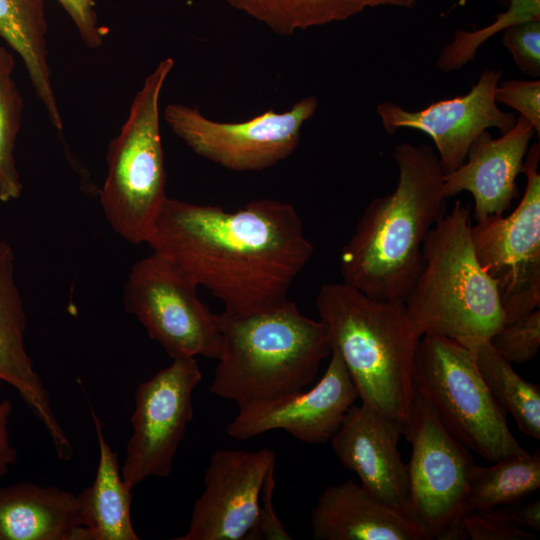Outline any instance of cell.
I'll use <instances>...</instances> for the list:
<instances>
[{
	"label": "cell",
	"mask_w": 540,
	"mask_h": 540,
	"mask_svg": "<svg viewBox=\"0 0 540 540\" xmlns=\"http://www.w3.org/2000/svg\"><path fill=\"white\" fill-rule=\"evenodd\" d=\"M25 331L26 313L15 277L14 251L0 238V380L17 391L44 426L58 458L68 461L73 456V447L28 355Z\"/></svg>",
	"instance_id": "18"
},
{
	"label": "cell",
	"mask_w": 540,
	"mask_h": 540,
	"mask_svg": "<svg viewBox=\"0 0 540 540\" xmlns=\"http://www.w3.org/2000/svg\"><path fill=\"white\" fill-rule=\"evenodd\" d=\"M498 520L516 525L524 529L540 530V501L516 507L493 508L480 511Z\"/></svg>",
	"instance_id": "34"
},
{
	"label": "cell",
	"mask_w": 540,
	"mask_h": 540,
	"mask_svg": "<svg viewBox=\"0 0 540 540\" xmlns=\"http://www.w3.org/2000/svg\"><path fill=\"white\" fill-rule=\"evenodd\" d=\"M90 413L99 460L92 485L76 495L81 526L89 540H139L131 518L132 490L122 478L118 454L107 442L102 421L91 405Z\"/></svg>",
	"instance_id": "21"
},
{
	"label": "cell",
	"mask_w": 540,
	"mask_h": 540,
	"mask_svg": "<svg viewBox=\"0 0 540 540\" xmlns=\"http://www.w3.org/2000/svg\"><path fill=\"white\" fill-rule=\"evenodd\" d=\"M274 474L275 466L268 471L264 479L258 502L256 521L246 540H291L293 538L282 525L274 510Z\"/></svg>",
	"instance_id": "31"
},
{
	"label": "cell",
	"mask_w": 540,
	"mask_h": 540,
	"mask_svg": "<svg viewBox=\"0 0 540 540\" xmlns=\"http://www.w3.org/2000/svg\"><path fill=\"white\" fill-rule=\"evenodd\" d=\"M534 134L532 125L522 116L499 138L483 131L470 145L467 161L444 174V198L447 200L462 191L471 193L475 221L503 215L519 194L516 178L522 173Z\"/></svg>",
	"instance_id": "17"
},
{
	"label": "cell",
	"mask_w": 540,
	"mask_h": 540,
	"mask_svg": "<svg viewBox=\"0 0 540 540\" xmlns=\"http://www.w3.org/2000/svg\"><path fill=\"white\" fill-rule=\"evenodd\" d=\"M47 32L43 0H0V37L21 57L51 124L62 130L48 64Z\"/></svg>",
	"instance_id": "22"
},
{
	"label": "cell",
	"mask_w": 540,
	"mask_h": 540,
	"mask_svg": "<svg viewBox=\"0 0 540 540\" xmlns=\"http://www.w3.org/2000/svg\"><path fill=\"white\" fill-rule=\"evenodd\" d=\"M496 352L512 363H524L534 359L540 347V310L504 323L489 339Z\"/></svg>",
	"instance_id": "28"
},
{
	"label": "cell",
	"mask_w": 540,
	"mask_h": 540,
	"mask_svg": "<svg viewBox=\"0 0 540 540\" xmlns=\"http://www.w3.org/2000/svg\"><path fill=\"white\" fill-rule=\"evenodd\" d=\"M315 305L331 350L339 353L361 403L404 433L415 397L414 359L421 338L404 302L376 299L341 282L323 284Z\"/></svg>",
	"instance_id": "3"
},
{
	"label": "cell",
	"mask_w": 540,
	"mask_h": 540,
	"mask_svg": "<svg viewBox=\"0 0 540 540\" xmlns=\"http://www.w3.org/2000/svg\"><path fill=\"white\" fill-rule=\"evenodd\" d=\"M462 526L467 538L472 540H527L534 533L516 525L490 517L483 512L464 515Z\"/></svg>",
	"instance_id": "32"
},
{
	"label": "cell",
	"mask_w": 540,
	"mask_h": 540,
	"mask_svg": "<svg viewBox=\"0 0 540 540\" xmlns=\"http://www.w3.org/2000/svg\"><path fill=\"white\" fill-rule=\"evenodd\" d=\"M12 404L8 399L0 401V478L17 462V451L9 434Z\"/></svg>",
	"instance_id": "35"
},
{
	"label": "cell",
	"mask_w": 540,
	"mask_h": 540,
	"mask_svg": "<svg viewBox=\"0 0 540 540\" xmlns=\"http://www.w3.org/2000/svg\"><path fill=\"white\" fill-rule=\"evenodd\" d=\"M403 435L412 445L407 464L409 515L429 540L467 538L462 519L476 464L470 450L445 430L417 394Z\"/></svg>",
	"instance_id": "8"
},
{
	"label": "cell",
	"mask_w": 540,
	"mask_h": 540,
	"mask_svg": "<svg viewBox=\"0 0 540 540\" xmlns=\"http://www.w3.org/2000/svg\"><path fill=\"white\" fill-rule=\"evenodd\" d=\"M508 4L505 12L497 14L495 21L488 26L473 31L458 29L441 51L437 67L443 72L459 70L473 60L478 48L494 34L505 28L528 21L540 19V0H501Z\"/></svg>",
	"instance_id": "27"
},
{
	"label": "cell",
	"mask_w": 540,
	"mask_h": 540,
	"mask_svg": "<svg viewBox=\"0 0 540 540\" xmlns=\"http://www.w3.org/2000/svg\"><path fill=\"white\" fill-rule=\"evenodd\" d=\"M269 448L221 449L210 457L204 490L194 503L187 532L175 540H246L254 527L264 479L275 466Z\"/></svg>",
	"instance_id": "13"
},
{
	"label": "cell",
	"mask_w": 540,
	"mask_h": 540,
	"mask_svg": "<svg viewBox=\"0 0 540 540\" xmlns=\"http://www.w3.org/2000/svg\"><path fill=\"white\" fill-rule=\"evenodd\" d=\"M310 523L317 540H429L413 518L352 479L322 491Z\"/></svg>",
	"instance_id": "19"
},
{
	"label": "cell",
	"mask_w": 540,
	"mask_h": 540,
	"mask_svg": "<svg viewBox=\"0 0 540 540\" xmlns=\"http://www.w3.org/2000/svg\"><path fill=\"white\" fill-rule=\"evenodd\" d=\"M392 193L365 208L340 253L343 282L376 299L404 302L422 266L424 241L446 213L444 171L428 145L398 144Z\"/></svg>",
	"instance_id": "2"
},
{
	"label": "cell",
	"mask_w": 540,
	"mask_h": 540,
	"mask_svg": "<svg viewBox=\"0 0 540 540\" xmlns=\"http://www.w3.org/2000/svg\"><path fill=\"white\" fill-rule=\"evenodd\" d=\"M73 21L84 44L99 48L104 42L105 30L99 26L95 0H57Z\"/></svg>",
	"instance_id": "33"
},
{
	"label": "cell",
	"mask_w": 540,
	"mask_h": 540,
	"mask_svg": "<svg viewBox=\"0 0 540 540\" xmlns=\"http://www.w3.org/2000/svg\"><path fill=\"white\" fill-rule=\"evenodd\" d=\"M198 286L164 257L152 252L130 269L123 302L172 358L218 359L220 315L199 299Z\"/></svg>",
	"instance_id": "9"
},
{
	"label": "cell",
	"mask_w": 540,
	"mask_h": 540,
	"mask_svg": "<svg viewBox=\"0 0 540 540\" xmlns=\"http://www.w3.org/2000/svg\"><path fill=\"white\" fill-rule=\"evenodd\" d=\"M173 66L165 58L145 78L107 150L101 207L112 229L133 244L147 242L168 198L159 105Z\"/></svg>",
	"instance_id": "6"
},
{
	"label": "cell",
	"mask_w": 540,
	"mask_h": 540,
	"mask_svg": "<svg viewBox=\"0 0 540 540\" xmlns=\"http://www.w3.org/2000/svg\"><path fill=\"white\" fill-rule=\"evenodd\" d=\"M539 160L537 142L526 154L522 168L526 186L511 214L488 216L471 226L478 262L497 284L504 323L540 307Z\"/></svg>",
	"instance_id": "10"
},
{
	"label": "cell",
	"mask_w": 540,
	"mask_h": 540,
	"mask_svg": "<svg viewBox=\"0 0 540 540\" xmlns=\"http://www.w3.org/2000/svg\"><path fill=\"white\" fill-rule=\"evenodd\" d=\"M413 388L459 443L488 462L525 454L506 413L485 384L469 348L424 334L416 349Z\"/></svg>",
	"instance_id": "7"
},
{
	"label": "cell",
	"mask_w": 540,
	"mask_h": 540,
	"mask_svg": "<svg viewBox=\"0 0 540 540\" xmlns=\"http://www.w3.org/2000/svg\"><path fill=\"white\" fill-rule=\"evenodd\" d=\"M503 45L518 68L532 77L540 76V19H531L505 28Z\"/></svg>",
	"instance_id": "29"
},
{
	"label": "cell",
	"mask_w": 540,
	"mask_h": 540,
	"mask_svg": "<svg viewBox=\"0 0 540 540\" xmlns=\"http://www.w3.org/2000/svg\"><path fill=\"white\" fill-rule=\"evenodd\" d=\"M146 244L238 315L289 299L314 250L294 206L272 199L227 211L167 198Z\"/></svg>",
	"instance_id": "1"
},
{
	"label": "cell",
	"mask_w": 540,
	"mask_h": 540,
	"mask_svg": "<svg viewBox=\"0 0 540 540\" xmlns=\"http://www.w3.org/2000/svg\"><path fill=\"white\" fill-rule=\"evenodd\" d=\"M470 350L485 384L501 408L514 418L522 433L540 440L539 385L522 378L489 340L477 343Z\"/></svg>",
	"instance_id": "25"
},
{
	"label": "cell",
	"mask_w": 540,
	"mask_h": 540,
	"mask_svg": "<svg viewBox=\"0 0 540 540\" xmlns=\"http://www.w3.org/2000/svg\"><path fill=\"white\" fill-rule=\"evenodd\" d=\"M401 435L397 423L361 403L349 408L330 442L342 466L358 476L362 487L409 515L407 464L398 449Z\"/></svg>",
	"instance_id": "16"
},
{
	"label": "cell",
	"mask_w": 540,
	"mask_h": 540,
	"mask_svg": "<svg viewBox=\"0 0 540 540\" xmlns=\"http://www.w3.org/2000/svg\"><path fill=\"white\" fill-rule=\"evenodd\" d=\"M235 9L264 24L274 33L298 31L344 21L368 8H410L417 0H226Z\"/></svg>",
	"instance_id": "23"
},
{
	"label": "cell",
	"mask_w": 540,
	"mask_h": 540,
	"mask_svg": "<svg viewBox=\"0 0 540 540\" xmlns=\"http://www.w3.org/2000/svg\"><path fill=\"white\" fill-rule=\"evenodd\" d=\"M470 208L457 200L428 233L422 266L404 304L417 333L467 348L504 324L496 282L483 270L471 239Z\"/></svg>",
	"instance_id": "5"
},
{
	"label": "cell",
	"mask_w": 540,
	"mask_h": 540,
	"mask_svg": "<svg viewBox=\"0 0 540 540\" xmlns=\"http://www.w3.org/2000/svg\"><path fill=\"white\" fill-rule=\"evenodd\" d=\"M13 55L0 45V201L21 196L23 185L15 160L24 101L13 79Z\"/></svg>",
	"instance_id": "26"
},
{
	"label": "cell",
	"mask_w": 540,
	"mask_h": 540,
	"mask_svg": "<svg viewBox=\"0 0 540 540\" xmlns=\"http://www.w3.org/2000/svg\"><path fill=\"white\" fill-rule=\"evenodd\" d=\"M201 379L196 359L181 357L137 387L132 435L121 468L122 478L131 490L147 477L165 478L171 473L193 418V392Z\"/></svg>",
	"instance_id": "12"
},
{
	"label": "cell",
	"mask_w": 540,
	"mask_h": 540,
	"mask_svg": "<svg viewBox=\"0 0 540 540\" xmlns=\"http://www.w3.org/2000/svg\"><path fill=\"white\" fill-rule=\"evenodd\" d=\"M318 108V99L307 96L289 110L270 109L243 122L212 120L192 106L170 103L164 119L194 153L226 169L248 172L270 168L297 148L301 130Z\"/></svg>",
	"instance_id": "11"
},
{
	"label": "cell",
	"mask_w": 540,
	"mask_h": 540,
	"mask_svg": "<svg viewBox=\"0 0 540 540\" xmlns=\"http://www.w3.org/2000/svg\"><path fill=\"white\" fill-rule=\"evenodd\" d=\"M500 77V70L486 69L465 95L439 100L417 111L384 101L377 106L376 112L389 134L411 128L429 135L446 174L466 160L470 145L483 131L497 128L504 134L516 123L514 114L497 106L495 93Z\"/></svg>",
	"instance_id": "14"
},
{
	"label": "cell",
	"mask_w": 540,
	"mask_h": 540,
	"mask_svg": "<svg viewBox=\"0 0 540 540\" xmlns=\"http://www.w3.org/2000/svg\"><path fill=\"white\" fill-rule=\"evenodd\" d=\"M497 103L505 104L520 113L540 134V81L508 80L499 83L495 93Z\"/></svg>",
	"instance_id": "30"
},
{
	"label": "cell",
	"mask_w": 540,
	"mask_h": 540,
	"mask_svg": "<svg viewBox=\"0 0 540 540\" xmlns=\"http://www.w3.org/2000/svg\"><path fill=\"white\" fill-rule=\"evenodd\" d=\"M0 540H89L76 494L21 482L0 487Z\"/></svg>",
	"instance_id": "20"
},
{
	"label": "cell",
	"mask_w": 540,
	"mask_h": 540,
	"mask_svg": "<svg viewBox=\"0 0 540 540\" xmlns=\"http://www.w3.org/2000/svg\"><path fill=\"white\" fill-rule=\"evenodd\" d=\"M357 398V389L339 353L332 349L326 371L314 387L238 408L226 433L234 439L247 440L283 430L304 443H326Z\"/></svg>",
	"instance_id": "15"
},
{
	"label": "cell",
	"mask_w": 540,
	"mask_h": 540,
	"mask_svg": "<svg viewBox=\"0 0 540 540\" xmlns=\"http://www.w3.org/2000/svg\"><path fill=\"white\" fill-rule=\"evenodd\" d=\"M475 464L469 486L466 514L511 505L540 487V450Z\"/></svg>",
	"instance_id": "24"
},
{
	"label": "cell",
	"mask_w": 540,
	"mask_h": 540,
	"mask_svg": "<svg viewBox=\"0 0 540 540\" xmlns=\"http://www.w3.org/2000/svg\"><path fill=\"white\" fill-rule=\"evenodd\" d=\"M2 383H3V382L0 380V389H1Z\"/></svg>",
	"instance_id": "36"
},
{
	"label": "cell",
	"mask_w": 540,
	"mask_h": 540,
	"mask_svg": "<svg viewBox=\"0 0 540 540\" xmlns=\"http://www.w3.org/2000/svg\"><path fill=\"white\" fill-rule=\"evenodd\" d=\"M219 315L221 351L209 391L238 408L302 391L331 355L323 322L290 299L260 312Z\"/></svg>",
	"instance_id": "4"
}]
</instances>
